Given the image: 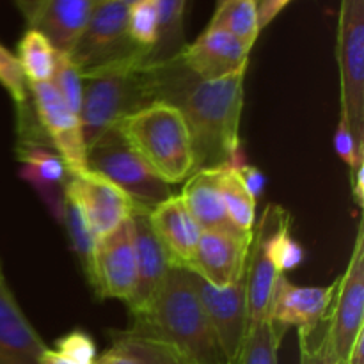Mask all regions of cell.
<instances>
[{"mask_svg":"<svg viewBox=\"0 0 364 364\" xmlns=\"http://www.w3.org/2000/svg\"><path fill=\"white\" fill-rule=\"evenodd\" d=\"M57 52L52 43L34 28H27L18 43L16 59L27 84L52 82L57 66Z\"/></svg>","mask_w":364,"mask_h":364,"instance_id":"obj_24","label":"cell"},{"mask_svg":"<svg viewBox=\"0 0 364 364\" xmlns=\"http://www.w3.org/2000/svg\"><path fill=\"white\" fill-rule=\"evenodd\" d=\"M64 192L80 208L96 240L112 233L135 212H142L117 185L91 169L68 174Z\"/></svg>","mask_w":364,"mask_h":364,"instance_id":"obj_11","label":"cell"},{"mask_svg":"<svg viewBox=\"0 0 364 364\" xmlns=\"http://www.w3.org/2000/svg\"><path fill=\"white\" fill-rule=\"evenodd\" d=\"M159 13V36L149 52V63H164L180 55L185 43L183 21L187 0H155Z\"/></svg>","mask_w":364,"mask_h":364,"instance_id":"obj_22","label":"cell"},{"mask_svg":"<svg viewBox=\"0 0 364 364\" xmlns=\"http://www.w3.org/2000/svg\"><path fill=\"white\" fill-rule=\"evenodd\" d=\"M60 220H63L64 226H66L68 237H70L71 245H73V251L77 252L82 270H84L85 277H87V281L91 283L92 262H95V251L98 240H96V237L92 235V231L89 230L80 208L75 205V201L66 194V192H64Z\"/></svg>","mask_w":364,"mask_h":364,"instance_id":"obj_27","label":"cell"},{"mask_svg":"<svg viewBox=\"0 0 364 364\" xmlns=\"http://www.w3.org/2000/svg\"><path fill=\"white\" fill-rule=\"evenodd\" d=\"M148 55L149 52L141 50L105 66L80 71L84 89L78 116L87 148L114 130L128 114L155 102V82Z\"/></svg>","mask_w":364,"mask_h":364,"instance_id":"obj_3","label":"cell"},{"mask_svg":"<svg viewBox=\"0 0 364 364\" xmlns=\"http://www.w3.org/2000/svg\"><path fill=\"white\" fill-rule=\"evenodd\" d=\"M114 345L127 350L139 364H196L164 341L134 336L124 331L114 333Z\"/></svg>","mask_w":364,"mask_h":364,"instance_id":"obj_28","label":"cell"},{"mask_svg":"<svg viewBox=\"0 0 364 364\" xmlns=\"http://www.w3.org/2000/svg\"><path fill=\"white\" fill-rule=\"evenodd\" d=\"M240 159H244V155ZM240 159L219 167V187L231 224L244 233H252L256 226V199L247 191L237 169Z\"/></svg>","mask_w":364,"mask_h":364,"instance_id":"obj_23","label":"cell"},{"mask_svg":"<svg viewBox=\"0 0 364 364\" xmlns=\"http://www.w3.org/2000/svg\"><path fill=\"white\" fill-rule=\"evenodd\" d=\"M39 364H75L73 361H70L68 358H64L63 354L55 350V348H46L45 352L39 358Z\"/></svg>","mask_w":364,"mask_h":364,"instance_id":"obj_41","label":"cell"},{"mask_svg":"<svg viewBox=\"0 0 364 364\" xmlns=\"http://www.w3.org/2000/svg\"><path fill=\"white\" fill-rule=\"evenodd\" d=\"M327 331L322 340L338 363H347L348 352L364 329V224L355 235L354 249L343 276L336 281L333 304L329 308Z\"/></svg>","mask_w":364,"mask_h":364,"instance_id":"obj_8","label":"cell"},{"mask_svg":"<svg viewBox=\"0 0 364 364\" xmlns=\"http://www.w3.org/2000/svg\"><path fill=\"white\" fill-rule=\"evenodd\" d=\"M334 149L338 156L348 166V169H354L358 164L364 162V146H359L352 132L348 130L343 121H338L336 134H334Z\"/></svg>","mask_w":364,"mask_h":364,"instance_id":"obj_33","label":"cell"},{"mask_svg":"<svg viewBox=\"0 0 364 364\" xmlns=\"http://www.w3.org/2000/svg\"><path fill=\"white\" fill-rule=\"evenodd\" d=\"M291 235V213L279 205H269L262 220L252 230V242L245 267L249 323L267 318L277 277L281 276L279 255Z\"/></svg>","mask_w":364,"mask_h":364,"instance_id":"obj_5","label":"cell"},{"mask_svg":"<svg viewBox=\"0 0 364 364\" xmlns=\"http://www.w3.org/2000/svg\"><path fill=\"white\" fill-rule=\"evenodd\" d=\"M180 198L201 230L235 228L228 217L226 205L220 194L219 167L194 171L185 180Z\"/></svg>","mask_w":364,"mask_h":364,"instance_id":"obj_21","label":"cell"},{"mask_svg":"<svg viewBox=\"0 0 364 364\" xmlns=\"http://www.w3.org/2000/svg\"><path fill=\"white\" fill-rule=\"evenodd\" d=\"M237 169H238V173H240V178H242V181L245 183V187H247V191L251 192L252 198L258 201V198L262 196L263 188H265V176H263V173L256 166H251V164L245 162L244 159L238 160Z\"/></svg>","mask_w":364,"mask_h":364,"instance_id":"obj_35","label":"cell"},{"mask_svg":"<svg viewBox=\"0 0 364 364\" xmlns=\"http://www.w3.org/2000/svg\"><path fill=\"white\" fill-rule=\"evenodd\" d=\"M137 283V256L130 219L100 238L92 262L91 287L102 299L130 302Z\"/></svg>","mask_w":364,"mask_h":364,"instance_id":"obj_13","label":"cell"},{"mask_svg":"<svg viewBox=\"0 0 364 364\" xmlns=\"http://www.w3.org/2000/svg\"><path fill=\"white\" fill-rule=\"evenodd\" d=\"M141 50L144 48L135 45L128 32V6L114 0H100L68 57L78 71H87Z\"/></svg>","mask_w":364,"mask_h":364,"instance_id":"obj_9","label":"cell"},{"mask_svg":"<svg viewBox=\"0 0 364 364\" xmlns=\"http://www.w3.org/2000/svg\"><path fill=\"white\" fill-rule=\"evenodd\" d=\"M290 2L294 0H259L258 2V21H259V31L269 27L277 14L284 9Z\"/></svg>","mask_w":364,"mask_h":364,"instance_id":"obj_37","label":"cell"},{"mask_svg":"<svg viewBox=\"0 0 364 364\" xmlns=\"http://www.w3.org/2000/svg\"><path fill=\"white\" fill-rule=\"evenodd\" d=\"M130 223L137 256V283L128 302V309L134 316L149 308L169 272L171 263L149 226L148 212H135L130 217Z\"/></svg>","mask_w":364,"mask_h":364,"instance_id":"obj_19","label":"cell"},{"mask_svg":"<svg viewBox=\"0 0 364 364\" xmlns=\"http://www.w3.org/2000/svg\"><path fill=\"white\" fill-rule=\"evenodd\" d=\"M345 364H364V329L355 338Z\"/></svg>","mask_w":364,"mask_h":364,"instance_id":"obj_40","label":"cell"},{"mask_svg":"<svg viewBox=\"0 0 364 364\" xmlns=\"http://www.w3.org/2000/svg\"><path fill=\"white\" fill-rule=\"evenodd\" d=\"M59 354L68 358L75 364H95L96 363V345L95 340L87 333L80 329H75L71 333L64 334L60 340H57Z\"/></svg>","mask_w":364,"mask_h":364,"instance_id":"obj_32","label":"cell"},{"mask_svg":"<svg viewBox=\"0 0 364 364\" xmlns=\"http://www.w3.org/2000/svg\"><path fill=\"white\" fill-rule=\"evenodd\" d=\"M302 259H304V251H302L301 244L295 242L290 235V237L284 240L283 247H281V255H279L281 272L284 274L288 272V270L297 269V267L302 263Z\"/></svg>","mask_w":364,"mask_h":364,"instance_id":"obj_36","label":"cell"},{"mask_svg":"<svg viewBox=\"0 0 364 364\" xmlns=\"http://www.w3.org/2000/svg\"><path fill=\"white\" fill-rule=\"evenodd\" d=\"M124 333L164 341L196 364H228L185 269L171 267L149 308L132 316Z\"/></svg>","mask_w":364,"mask_h":364,"instance_id":"obj_2","label":"cell"},{"mask_svg":"<svg viewBox=\"0 0 364 364\" xmlns=\"http://www.w3.org/2000/svg\"><path fill=\"white\" fill-rule=\"evenodd\" d=\"M127 144L167 185L194 173V151L183 114L173 103L155 100L116 124Z\"/></svg>","mask_w":364,"mask_h":364,"instance_id":"obj_4","label":"cell"},{"mask_svg":"<svg viewBox=\"0 0 364 364\" xmlns=\"http://www.w3.org/2000/svg\"><path fill=\"white\" fill-rule=\"evenodd\" d=\"M155 100L173 103L183 114L194 151V171L215 169L240 159V119L245 70L217 80H201L180 55L149 63Z\"/></svg>","mask_w":364,"mask_h":364,"instance_id":"obj_1","label":"cell"},{"mask_svg":"<svg viewBox=\"0 0 364 364\" xmlns=\"http://www.w3.org/2000/svg\"><path fill=\"white\" fill-rule=\"evenodd\" d=\"M259 2V0H256V4H258Z\"/></svg>","mask_w":364,"mask_h":364,"instance_id":"obj_45","label":"cell"},{"mask_svg":"<svg viewBox=\"0 0 364 364\" xmlns=\"http://www.w3.org/2000/svg\"><path fill=\"white\" fill-rule=\"evenodd\" d=\"M114 2H119V4H124V6H128L130 7L132 4H135L137 2V0H114Z\"/></svg>","mask_w":364,"mask_h":364,"instance_id":"obj_42","label":"cell"},{"mask_svg":"<svg viewBox=\"0 0 364 364\" xmlns=\"http://www.w3.org/2000/svg\"><path fill=\"white\" fill-rule=\"evenodd\" d=\"M0 85L9 92L16 105L28 102L31 92L16 55L0 43Z\"/></svg>","mask_w":364,"mask_h":364,"instance_id":"obj_31","label":"cell"},{"mask_svg":"<svg viewBox=\"0 0 364 364\" xmlns=\"http://www.w3.org/2000/svg\"><path fill=\"white\" fill-rule=\"evenodd\" d=\"M128 32L135 45L151 52L159 36V13L155 0H137L128 7Z\"/></svg>","mask_w":364,"mask_h":364,"instance_id":"obj_29","label":"cell"},{"mask_svg":"<svg viewBox=\"0 0 364 364\" xmlns=\"http://www.w3.org/2000/svg\"><path fill=\"white\" fill-rule=\"evenodd\" d=\"M188 274L192 288L212 323L220 350L226 361H230L240 348L249 327L245 279L238 281L233 287L215 288L192 272Z\"/></svg>","mask_w":364,"mask_h":364,"instance_id":"obj_14","label":"cell"},{"mask_svg":"<svg viewBox=\"0 0 364 364\" xmlns=\"http://www.w3.org/2000/svg\"><path fill=\"white\" fill-rule=\"evenodd\" d=\"M52 85L57 89L64 102L71 107L77 114H80L82 107V89H84V82H82L80 71L70 60L66 53L57 55V66L55 73L52 77Z\"/></svg>","mask_w":364,"mask_h":364,"instance_id":"obj_30","label":"cell"},{"mask_svg":"<svg viewBox=\"0 0 364 364\" xmlns=\"http://www.w3.org/2000/svg\"><path fill=\"white\" fill-rule=\"evenodd\" d=\"M87 167L117 185L142 212L173 196L169 185L146 166L116 128L87 148Z\"/></svg>","mask_w":364,"mask_h":364,"instance_id":"obj_6","label":"cell"},{"mask_svg":"<svg viewBox=\"0 0 364 364\" xmlns=\"http://www.w3.org/2000/svg\"><path fill=\"white\" fill-rule=\"evenodd\" d=\"M336 63L340 70V119L358 144L364 146V0H341Z\"/></svg>","mask_w":364,"mask_h":364,"instance_id":"obj_7","label":"cell"},{"mask_svg":"<svg viewBox=\"0 0 364 364\" xmlns=\"http://www.w3.org/2000/svg\"><path fill=\"white\" fill-rule=\"evenodd\" d=\"M208 27L220 28L252 50L259 36L256 0H224L219 4Z\"/></svg>","mask_w":364,"mask_h":364,"instance_id":"obj_26","label":"cell"},{"mask_svg":"<svg viewBox=\"0 0 364 364\" xmlns=\"http://www.w3.org/2000/svg\"><path fill=\"white\" fill-rule=\"evenodd\" d=\"M224 2V0H217V6H219V4H223Z\"/></svg>","mask_w":364,"mask_h":364,"instance_id":"obj_44","label":"cell"},{"mask_svg":"<svg viewBox=\"0 0 364 364\" xmlns=\"http://www.w3.org/2000/svg\"><path fill=\"white\" fill-rule=\"evenodd\" d=\"M95 364H139L137 359L132 358L127 350H123L121 347L114 345L110 350H107L105 354H102L100 358H96Z\"/></svg>","mask_w":364,"mask_h":364,"instance_id":"obj_38","label":"cell"},{"mask_svg":"<svg viewBox=\"0 0 364 364\" xmlns=\"http://www.w3.org/2000/svg\"><path fill=\"white\" fill-rule=\"evenodd\" d=\"M251 48L220 28L206 31L180 53L181 63L201 80H217L249 66Z\"/></svg>","mask_w":364,"mask_h":364,"instance_id":"obj_17","label":"cell"},{"mask_svg":"<svg viewBox=\"0 0 364 364\" xmlns=\"http://www.w3.org/2000/svg\"><path fill=\"white\" fill-rule=\"evenodd\" d=\"M350 183H352V196H354V201L359 206H363V198H364V162L358 164L354 169L350 171Z\"/></svg>","mask_w":364,"mask_h":364,"instance_id":"obj_39","label":"cell"},{"mask_svg":"<svg viewBox=\"0 0 364 364\" xmlns=\"http://www.w3.org/2000/svg\"><path fill=\"white\" fill-rule=\"evenodd\" d=\"M301 338V364H341L336 361L326 341H320L316 347L309 343V338Z\"/></svg>","mask_w":364,"mask_h":364,"instance_id":"obj_34","label":"cell"},{"mask_svg":"<svg viewBox=\"0 0 364 364\" xmlns=\"http://www.w3.org/2000/svg\"><path fill=\"white\" fill-rule=\"evenodd\" d=\"M46 348L6 281L0 283V364H39Z\"/></svg>","mask_w":364,"mask_h":364,"instance_id":"obj_20","label":"cell"},{"mask_svg":"<svg viewBox=\"0 0 364 364\" xmlns=\"http://www.w3.org/2000/svg\"><path fill=\"white\" fill-rule=\"evenodd\" d=\"M34 114L57 155L63 159L68 174L87 171V146L80 116L57 92L52 82L28 84Z\"/></svg>","mask_w":364,"mask_h":364,"instance_id":"obj_10","label":"cell"},{"mask_svg":"<svg viewBox=\"0 0 364 364\" xmlns=\"http://www.w3.org/2000/svg\"><path fill=\"white\" fill-rule=\"evenodd\" d=\"M4 281L6 279H4V270H2V265H0V283H4Z\"/></svg>","mask_w":364,"mask_h":364,"instance_id":"obj_43","label":"cell"},{"mask_svg":"<svg viewBox=\"0 0 364 364\" xmlns=\"http://www.w3.org/2000/svg\"><path fill=\"white\" fill-rule=\"evenodd\" d=\"M284 333L287 329L276 326L270 318L249 323L240 348L228 364H279L277 352Z\"/></svg>","mask_w":364,"mask_h":364,"instance_id":"obj_25","label":"cell"},{"mask_svg":"<svg viewBox=\"0 0 364 364\" xmlns=\"http://www.w3.org/2000/svg\"><path fill=\"white\" fill-rule=\"evenodd\" d=\"M252 233L237 228L201 230L188 272L215 288L233 287L245 277Z\"/></svg>","mask_w":364,"mask_h":364,"instance_id":"obj_12","label":"cell"},{"mask_svg":"<svg viewBox=\"0 0 364 364\" xmlns=\"http://www.w3.org/2000/svg\"><path fill=\"white\" fill-rule=\"evenodd\" d=\"M334 290L336 281L329 287H295L281 274L274 287L267 318L283 329L297 327L299 336L309 338L318 323L326 320Z\"/></svg>","mask_w":364,"mask_h":364,"instance_id":"obj_15","label":"cell"},{"mask_svg":"<svg viewBox=\"0 0 364 364\" xmlns=\"http://www.w3.org/2000/svg\"><path fill=\"white\" fill-rule=\"evenodd\" d=\"M149 226L174 269H188L201 228L188 213L180 194L171 196L148 212Z\"/></svg>","mask_w":364,"mask_h":364,"instance_id":"obj_18","label":"cell"},{"mask_svg":"<svg viewBox=\"0 0 364 364\" xmlns=\"http://www.w3.org/2000/svg\"><path fill=\"white\" fill-rule=\"evenodd\" d=\"M100 0H16L28 28L41 32L53 48L70 53Z\"/></svg>","mask_w":364,"mask_h":364,"instance_id":"obj_16","label":"cell"}]
</instances>
